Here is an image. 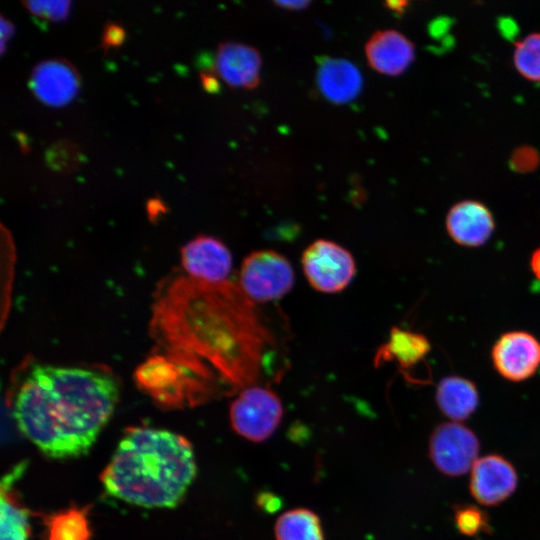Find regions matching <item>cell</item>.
<instances>
[{
    "label": "cell",
    "mask_w": 540,
    "mask_h": 540,
    "mask_svg": "<svg viewBox=\"0 0 540 540\" xmlns=\"http://www.w3.org/2000/svg\"><path fill=\"white\" fill-rule=\"evenodd\" d=\"M118 398L117 382L102 372L36 365L16 394L14 417L20 431L43 454L74 458L92 447Z\"/></svg>",
    "instance_id": "cell-1"
},
{
    "label": "cell",
    "mask_w": 540,
    "mask_h": 540,
    "mask_svg": "<svg viewBox=\"0 0 540 540\" xmlns=\"http://www.w3.org/2000/svg\"><path fill=\"white\" fill-rule=\"evenodd\" d=\"M196 476L191 443L169 430L129 428L101 474L105 491L145 508H173Z\"/></svg>",
    "instance_id": "cell-2"
},
{
    "label": "cell",
    "mask_w": 540,
    "mask_h": 540,
    "mask_svg": "<svg viewBox=\"0 0 540 540\" xmlns=\"http://www.w3.org/2000/svg\"><path fill=\"white\" fill-rule=\"evenodd\" d=\"M196 346L229 383L239 388L258 379L271 334L239 285L197 283Z\"/></svg>",
    "instance_id": "cell-3"
},
{
    "label": "cell",
    "mask_w": 540,
    "mask_h": 540,
    "mask_svg": "<svg viewBox=\"0 0 540 540\" xmlns=\"http://www.w3.org/2000/svg\"><path fill=\"white\" fill-rule=\"evenodd\" d=\"M294 270L289 260L274 250H256L243 260L239 286L254 302H269L285 296L293 287Z\"/></svg>",
    "instance_id": "cell-4"
},
{
    "label": "cell",
    "mask_w": 540,
    "mask_h": 540,
    "mask_svg": "<svg viewBox=\"0 0 540 540\" xmlns=\"http://www.w3.org/2000/svg\"><path fill=\"white\" fill-rule=\"evenodd\" d=\"M283 407L278 395L267 387L242 389L230 406L233 430L253 442L267 440L279 426Z\"/></svg>",
    "instance_id": "cell-5"
},
{
    "label": "cell",
    "mask_w": 540,
    "mask_h": 540,
    "mask_svg": "<svg viewBox=\"0 0 540 540\" xmlns=\"http://www.w3.org/2000/svg\"><path fill=\"white\" fill-rule=\"evenodd\" d=\"M302 267L309 284L322 293L345 289L356 274L352 254L336 242L318 239L303 252Z\"/></svg>",
    "instance_id": "cell-6"
},
{
    "label": "cell",
    "mask_w": 540,
    "mask_h": 540,
    "mask_svg": "<svg viewBox=\"0 0 540 540\" xmlns=\"http://www.w3.org/2000/svg\"><path fill=\"white\" fill-rule=\"evenodd\" d=\"M480 449L476 434L459 422L438 425L431 434L429 455L445 475L460 476L472 469Z\"/></svg>",
    "instance_id": "cell-7"
},
{
    "label": "cell",
    "mask_w": 540,
    "mask_h": 540,
    "mask_svg": "<svg viewBox=\"0 0 540 540\" xmlns=\"http://www.w3.org/2000/svg\"><path fill=\"white\" fill-rule=\"evenodd\" d=\"M491 358L502 377L514 382L524 381L540 366V342L528 332L510 331L495 342Z\"/></svg>",
    "instance_id": "cell-8"
},
{
    "label": "cell",
    "mask_w": 540,
    "mask_h": 540,
    "mask_svg": "<svg viewBox=\"0 0 540 540\" xmlns=\"http://www.w3.org/2000/svg\"><path fill=\"white\" fill-rule=\"evenodd\" d=\"M518 476L514 466L498 454L478 458L471 469L470 493L480 504L496 506L516 490Z\"/></svg>",
    "instance_id": "cell-9"
},
{
    "label": "cell",
    "mask_w": 540,
    "mask_h": 540,
    "mask_svg": "<svg viewBox=\"0 0 540 540\" xmlns=\"http://www.w3.org/2000/svg\"><path fill=\"white\" fill-rule=\"evenodd\" d=\"M29 87L43 104L60 107L75 98L80 87V77L70 62L63 58H52L34 66Z\"/></svg>",
    "instance_id": "cell-10"
},
{
    "label": "cell",
    "mask_w": 540,
    "mask_h": 540,
    "mask_svg": "<svg viewBox=\"0 0 540 540\" xmlns=\"http://www.w3.org/2000/svg\"><path fill=\"white\" fill-rule=\"evenodd\" d=\"M184 269L203 283L219 284L228 281L232 255L227 246L210 236H199L188 242L181 251Z\"/></svg>",
    "instance_id": "cell-11"
},
{
    "label": "cell",
    "mask_w": 540,
    "mask_h": 540,
    "mask_svg": "<svg viewBox=\"0 0 540 540\" xmlns=\"http://www.w3.org/2000/svg\"><path fill=\"white\" fill-rule=\"evenodd\" d=\"M262 57L253 46L239 42H222L215 57V73L228 86L255 89L261 79Z\"/></svg>",
    "instance_id": "cell-12"
},
{
    "label": "cell",
    "mask_w": 540,
    "mask_h": 540,
    "mask_svg": "<svg viewBox=\"0 0 540 540\" xmlns=\"http://www.w3.org/2000/svg\"><path fill=\"white\" fill-rule=\"evenodd\" d=\"M364 50L371 68L387 76L401 75L415 58L413 42L395 29L378 30L373 33Z\"/></svg>",
    "instance_id": "cell-13"
},
{
    "label": "cell",
    "mask_w": 540,
    "mask_h": 540,
    "mask_svg": "<svg viewBox=\"0 0 540 540\" xmlns=\"http://www.w3.org/2000/svg\"><path fill=\"white\" fill-rule=\"evenodd\" d=\"M446 229L453 241L466 247L483 245L491 237L495 221L489 208L477 200H462L447 213Z\"/></svg>",
    "instance_id": "cell-14"
},
{
    "label": "cell",
    "mask_w": 540,
    "mask_h": 540,
    "mask_svg": "<svg viewBox=\"0 0 540 540\" xmlns=\"http://www.w3.org/2000/svg\"><path fill=\"white\" fill-rule=\"evenodd\" d=\"M316 81L321 94L337 104L351 102L363 87L360 70L343 58H324L318 66Z\"/></svg>",
    "instance_id": "cell-15"
},
{
    "label": "cell",
    "mask_w": 540,
    "mask_h": 540,
    "mask_svg": "<svg viewBox=\"0 0 540 540\" xmlns=\"http://www.w3.org/2000/svg\"><path fill=\"white\" fill-rule=\"evenodd\" d=\"M436 402L441 412L454 422L467 419L479 404L475 384L460 376H447L436 389Z\"/></svg>",
    "instance_id": "cell-16"
},
{
    "label": "cell",
    "mask_w": 540,
    "mask_h": 540,
    "mask_svg": "<svg viewBox=\"0 0 540 540\" xmlns=\"http://www.w3.org/2000/svg\"><path fill=\"white\" fill-rule=\"evenodd\" d=\"M24 467V463L17 464L1 481V540H28L29 537V512L12 489Z\"/></svg>",
    "instance_id": "cell-17"
},
{
    "label": "cell",
    "mask_w": 540,
    "mask_h": 540,
    "mask_svg": "<svg viewBox=\"0 0 540 540\" xmlns=\"http://www.w3.org/2000/svg\"><path fill=\"white\" fill-rule=\"evenodd\" d=\"M430 348L424 335L393 327L388 341L379 349L376 360H395L401 368L409 369L423 360Z\"/></svg>",
    "instance_id": "cell-18"
},
{
    "label": "cell",
    "mask_w": 540,
    "mask_h": 540,
    "mask_svg": "<svg viewBox=\"0 0 540 540\" xmlns=\"http://www.w3.org/2000/svg\"><path fill=\"white\" fill-rule=\"evenodd\" d=\"M276 540H324L320 518L306 508L283 513L275 524Z\"/></svg>",
    "instance_id": "cell-19"
},
{
    "label": "cell",
    "mask_w": 540,
    "mask_h": 540,
    "mask_svg": "<svg viewBox=\"0 0 540 540\" xmlns=\"http://www.w3.org/2000/svg\"><path fill=\"white\" fill-rule=\"evenodd\" d=\"M47 540H90L91 529L87 508L70 507L44 519Z\"/></svg>",
    "instance_id": "cell-20"
},
{
    "label": "cell",
    "mask_w": 540,
    "mask_h": 540,
    "mask_svg": "<svg viewBox=\"0 0 540 540\" xmlns=\"http://www.w3.org/2000/svg\"><path fill=\"white\" fill-rule=\"evenodd\" d=\"M513 64L522 77L540 82V31L526 35L515 44Z\"/></svg>",
    "instance_id": "cell-21"
},
{
    "label": "cell",
    "mask_w": 540,
    "mask_h": 540,
    "mask_svg": "<svg viewBox=\"0 0 540 540\" xmlns=\"http://www.w3.org/2000/svg\"><path fill=\"white\" fill-rule=\"evenodd\" d=\"M456 528L465 536L490 532L488 514L473 504L456 505L454 508Z\"/></svg>",
    "instance_id": "cell-22"
},
{
    "label": "cell",
    "mask_w": 540,
    "mask_h": 540,
    "mask_svg": "<svg viewBox=\"0 0 540 540\" xmlns=\"http://www.w3.org/2000/svg\"><path fill=\"white\" fill-rule=\"evenodd\" d=\"M23 5L34 16L47 19L49 21H62L67 18L71 2L67 0L59 1H25Z\"/></svg>",
    "instance_id": "cell-23"
},
{
    "label": "cell",
    "mask_w": 540,
    "mask_h": 540,
    "mask_svg": "<svg viewBox=\"0 0 540 540\" xmlns=\"http://www.w3.org/2000/svg\"><path fill=\"white\" fill-rule=\"evenodd\" d=\"M125 39L123 27L117 23H108L104 26L101 48L107 51L110 48L119 47Z\"/></svg>",
    "instance_id": "cell-24"
},
{
    "label": "cell",
    "mask_w": 540,
    "mask_h": 540,
    "mask_svg": "<svg viewBox=\"0 0 540 540\" xmlns=\"http://www.w3.org/2000/svg\"><path fill=\"white\" fill-rule=\"evenodd\" d=\"M538 162L537 154L530 148H519L512 157V166L518 171H529L536 167Z\"/></svg>",
    "instance_id": "cell-25"
},
{
    "label": "cell",
    "mask_w": 540,
    "mask_h": 540,
    "mask_svg": "<svg viewBox=\"0 0 540 540\" xmlns=\"http://www.w3.org/2000/svg\"><path fill=\"white\" fill-rule=\"evenodd\" d=\"M0 21V30H1V44H0V51L1 53H4L5 47H6V41L13 35L14 33V25L7 20L4 16H1Z\"/></svg>",
    "instance_id": "cell-26"
},
{
    "label": "cell",
    "mask_w": 540,
    "mask_h": 540,
    "mask_svg": "<svg viewBox=\"0 0 540 540\" xmlns=\"http://www.w3.org/2000/svg\"><path fill=\"white\" fill-rule=\"evenodd\" d=\"M274 4H276L278 7L290 11H299L306 9L311 3L309 1H275Z\"/></svg>",
    "instance_id": "cell-27"
},
{
    "label": "cell",
    "mask_w": 540,
    "mask_h": 540,
    "mask_svg": "<svg viewBox=\"0 0 540 540\" xmlns=\"http://www.w3.org/2000/svg\"><path fill=\"white\" fill-rule=\"evenodd\" d=\"M201 80L203 87L208 92H216L219 88L218 80L216 75L212 74L211 71L208 72H202L201 73Z\"/></svg>",
    "instance_id": "cell-28"
},
{
    "label": "cell",
    "mask_w": 540,
    "mask_h": 540,
    "mask_svg": "<svg viewBox=\"0 0 540 540\" xmlns=\"http://www.w3.org/2000/svg\"><path fill=\"white\" fill-rule=\"evenodd\" d=\"M532 272L540 280V248L536 249L530 259Z\"/></svg>",
    "instance_id": "cell-29"
},
{
    "label": "cell",
    "mask_w": 540,
    "mask_h": 540,
    "mask_svg": "<svg viewBox=\"0 0 540 540\" xmlns=\"http://www.w3.org/2000/svg\"><path fill=\"white\" fill-rule=\"evenodd\" d=\"M386 5L389 9L396 11L397 13H401L404 10L405 6L407 5V2L394 1V2H387Z\"/></svg>",
    "instance_id": "cell-30"
}]
</instances>
